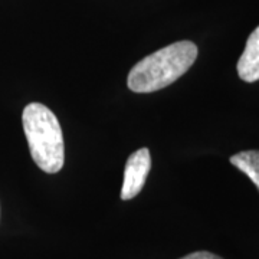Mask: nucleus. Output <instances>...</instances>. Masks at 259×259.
<instances>
[{"label":"nucleus","mask_w":259,"mask_h":259,"mask_svg":"<svg viewBox=\"0 0 259 259\" xmlns=\"http://www.w3.org/2000/svg\"><path fill=\"white\" fill-rule=\"evenodd\" d=\"M197 58V47L190 40L175 42L143 58L131 68L127 85L133 93L148 94L166 88L185 75Z\"/></svg>","instance_id":"obj_1"},{"label":"nucleus","mask_w":259,"mask_h":259,"mask_svg":"<svg viewBox=\"0 0 259 259\" xmlns=\"http://www.w3.org/2000/svg\"><path fill=\"white\" fill-rule=\"evenodd\" d=\"M22 122L33 161L45 173H58L64 167L65 148L55 114L44 104L32 102L25 107Z\"/></svg>","instance_id":"obj_2"},{"label":"nucleus","mask_w":259,"mask_h":259,"mask_svg":"<svg viewBox=\"0 0 259 259\" xmlns=\"http://www.w3.org/2000/svg\"><path fill=\"white\" fill-rule=\"evenodd\" d=\"M150 168H151V156L148 148H140L130 156L124 168V182L121 189L122 200L134 199L141 192L150 173Z\"/></svg>","instance_id":"obj_3"},{"label":"nucleus","mask_w":259,"mask_h":259,"mask_svg":"<svg viewBox=\"0 0 259 259\" xmlns=\"http://www.w3.org/2000/svg\"><path fill=\"white\" fill-rule=\"evenodd\" d=\"M236 69L242 81L248 83L259 81V26L248 37Z\"/></svg>","instance_id":"obj_4"},{"label":"nucleus","mask_w":259,"mask_h":259,"mask_svg":"<svg viewBox=\"0 0 259 259\" xmlns=\"http://www.w3.org/2000/svg\"><path fill=\"white\" fill-rule=\"evenodd\" d=\"M231 163L249 177L259 190V150L241 151L232 156Z\"/></svg>","instance_id":"obj_5"},{"label":"nucleus","mask_w":259,"mask_h":259,"mask_svg":"<svg viewBox=\"0 0 259 259\" xmlns=\"http://www.w3.org/2000/svg\"><path fill=\"white\" fill-rule=\"evenodd\" d=\"M180 259H223L218 255H214L212 252H207V250H199V252H193V253H189L183 258Z\"/></svg>","instance_id":"obj_6"}]
</instances>
